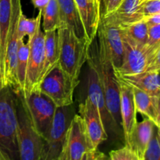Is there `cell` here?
<instances>
[{
	"mask_svg": "<svg viewBox=\"0 0 160 160\" xmlns=\"http://www.w3.org/2000/svg\"><path fill=\"white\" fill-rule=\"evenodd\" d=\"M89 70L88 74V98L90 99L92 104L98 109L101 115L103 124L106 131L108 130L116 131L118 129V126L112 120L110 113L107 109L105 100L104 93H103L102 88L101 82L98 76L95 69L91 64H88Z\"/></svg>",
	"mask_w": 160,
	"mask_h": 160,
	"instance_id": "5bb4252c",
	"label": "cell"
},
{
	"mask_svg": "<svg viewBox=\"0 0 160 160\" xmlns=\"http://www.w3.org/2000/svg\"><path fill=\"white\" fill-rule=\"evenodd\" d=\"M17 135L20 159L41 160L44 140L32 127L25 107L17 95Z\"/></svg>",
	"mask_w": 160,
	"mask_h": 160,
	"instance_id": "5b68a950",
	"label": "cell"
},
{
	"mask_svg": "<svg viewBox=\"0 0 160 160\" xmlns=\"http://www.w3.org/2000/svg\"><path fill=\"white\" fill-rule=\"evenodd\" d=\"M121 35L124 45V56L122 65L119 68L114 69L115 74L121 76L145 72L156 50L150 48L147 45H141L135 43L122 32Z\"/></svg>",
	"mask_w": 160,
	"mask_h": 160,
	"instance_id": "8fae6325",
	"label": "cell"
},
{
	"mask_svg": "<svg viewBox=\"0 0 160 160\" xmlns=\"http://www.w3.org/2000/svg\"><path fill=\"white\" fill-rule=\"evenodd\" d=\"M146 0H123L112 12L100 20L105 23L121 27L142 20L145 17L143 5Z\"/></svg>",
	"mask_w": 160,
	"mask_h": 160,
	"instance_id": "2e32d148",
	"label": "cell"
},
{
	"mask_svg": "<svg viewBox=\"0 0 160 160\" xmlns=\"http://www.w3.org/2000/svg\"><path fill=\"white\" fill-rule=\"evenodd\" d=\"M83 21L89 42L96 38L101 19V11L89 0H74Z\"/></svg>",
	"mask_w": 160,
	"mask_h": 160,
	"instance_id": "ffe728a7",
	"label": "cell"
},
{
	"mask_svg": "<svg viewBox=\"0 0 160 160\" xmlns=\"http://www.w3.org/2000/svg\"><path fill=\"white\" fill-rule=\"evenodd\" d=\"M118 79V78H117ZM120 92V117L125 145L129 142L130 137L137 124V110L134 104L133 89L131 85L118 79Z\"/></svg>",
	"mask_w": 160,
	"mask_h": 160,
	"instance_id": "9a60e30c",
	"label": "cell"
},
{
	"mask_svg": "<svg viewBox=\"0 0 160 160\" xmlns=\"http://www.w3.org/2000/svg\"><path fill=\"white\" fill-rule=\"evenodd\" d=\"M59 106L55 112L46 136L44 138V145L41 160H57L62 150L66 134L73 114L70 107Z\"/></svg>",
	"mask_w": 160,
	"mask_h": 160,
	"instance_id": "52a82bcc",
	"label": "cell"
},
{
	"mask_svg": "<svg viewBox=\"0 0 160 160\" xmlns=\"http://www.w3.org/2000/svg\"><path fill=\"white\" fill-rule=\"evenodd\" d=\"M59 34V64L61 68L76 81L84 64L88 57L89 45L91 42L86 38H81L70 28L60 27Z\"/></svg>",
	"mask_w": 160,
	"mask_h": 160,
	"instance_id": "3957f363",
	"label": "cell"
},
{
	"mask_svg": "<svg viewBox=\"0 0 160 160\" xmlns=\"http://www.w3.org/2000/svg\"><path fill=\"white\" fill-rule=\"evenodd\" d=\"M80 81L72 79L59 64L47 73L39 84V90L49 97L57 107L73 105V93Z\"/></svg>",
	"mask_w": 160,
	"mask_h": 160,
	"instance_id": "8992f818",
	"label": "cell"
},
{
	"mask_svg": "<svg viewBox=\"0 0 160 160\" xmlns=\"http://www.w3.org/2000/svg\"><path fill=\"white\" fill-rule=\"evenodd\" d=\"M132 89L137 112H140L141 114L150 119L153 123H156L160 96L149 95L135 87H132Z\"/></svg>",
	"mask_w": 160,
	"mask_h": 160,
	"instance_id": "44dd1931",
	"label": "cell"
},
{
	"mask_svg": "<svg viewBox=\"0 0 160 160\" xmlns=\"http://www.w3.org/2000/svg\"><path fill=\"white\" fill-rule=\"evenodd\" d=\"M11 0H0V69L4 72L6 45L11 20Z\"/></svg>",
	"mask_w": 160,
	"mask_h": 160,
	"instance_id": "603a6c76",
	"label": "cell"
},
{
	"mask_svg": "<svg viewBox=\"0 0 160 160\" xmlns=\"http://www.w3.org/2000/svg\"><path fill=\"white\" fill-rule=\"evenodd\" d=\"M100 1H101V0H100Z\"/></svg>",
	"mask_w": 160,
	"mask_h": 160,
	"instance_id": "b9f144b4",
	"label": "cell"
},
{
	"mask_svg": "<svg viewBox=\"0 0 160 160\" xmlns=\"http://www.w3.org/2000/svg\"><path fill=\"white\" fill-rule=\"evenodd\" d=\"M89 1L93 2L94 4H95V6H96L98 9H99L100 11H101V1H100V0H89Z\"/></svg>",
	"mask_w": 160,
	"mask_h": 160,
	"instance_id": "74e56055",
	"label": "cell"
},
{
	"mask_svg": "<svg viewBox=\"0 0 160 160\" xmlns=\"http://www.w3.org/2000/svg\"><path fill=\"white\" fill-rule=\"evenodd\" d=\"M97 38L98 45L111 61L113 69L119 68L124 56V45L120 28L100 20Z\"/></svg>",
	"mask_w": 160,
	"mask_h": 160,
	"instance_id": "7c38bea8",
	"label": "cell"
},
{
	"mask_svg": "<svg viewBox=\"0 0 160 160\" xmlns=\"http://www.w3.org/2000/svg\"><path fill=\"white\" fill-rule=\"evenodd\" d=\"M25 107L32 127L43 138L46 136L57 108L52 100L40 90L22 95L15 92Z\"/></svg>",
	"mask_w": 160,
	"mask_h": 160,
	"instance_id": "277c9868",
	"label": "cell"
},
{
	"mask_svg": "<svg viewBox=\"0 0 160 160\" xmlns=\"http://www.w3.org/2000/svg\"><path fill=\"white\" fill-rule=\"evenodd\" d=\"M157 128V127H156ZM157 137H158V139H159V144H160V128H157Z\"/></svg>",
	"mask_w": 160,
	"mask_h": 160,
	"instance_id": "ab89813d",
	"label": "cell"
},
{
	"mask_svg": "<svg viewBox=\"0 0 160 160\" xmlns=\"http://www.w3.org/2000/svg\"><path fill=\"white\" fill-rule=\"evenodd\" d=\"M0 86L1 87H4V83H3V75H2V73L1 71V69H0Z\"/></svg>",
	"mask_w": 160,
	"mask_h": 160,
	"instance_id": "f35d334b",
	"label": "cell"
},
{
	"mask_svg": "<svg viewBox=\"0 0 160 160\" xmlns=\"http://www.w3.org/2000/svg\"><path fill=\"white\" fill-rule=\"evenodd\" d=\"M42 28L45 32L59 28V10L57 0H49L42 9Z\"/></svg>",
	"mask_w": 160,
	"mask_h": 160,
	"instance_id": "484cf974",
	"label": "cell"
},
{
	"mask_svg": "<svg viewBox=\"0 0 160 160\" xmlns=\"http://www.w3.org/2000/svg\"><path fill=\"white\" fill-rule=\"evenodd\" d=\"M29 41L24 43L23 40H20L17 51V78L19 84V89L17 92L23 93L26 85L27 70H28V54H29Z\"/></svg>",
	"mask_w": 160,
	"mask_h": 160,
	"instance_id": "cb8c5ba5",
	"label": "cell"
},
{
	"mask_svg": "<svg viewBox=\"0 0 160 160\" xmlns=\"http://www.w3.org/2000/svg\"><path fill=\"white\" fill-rule=\"evenodd\" d=\"M109 158L111 160H138L135 153L127 145L120 149L109 152Z\"/></svg>",
	"mask_w": 160,
	"mask_h": 160,
	"instance_id": "f1b7e54d",
	"label": "cell"
},
{
	"mask_svg": "<svg viewBox=\"0 0 160 160\" xmlns=\"http://www.w3.org/2000/svg\"><path fill=\"white\" fill-rule=\"evenodd\" d=\"M78 112L84 122L92 149H98V146L106 141L108 138L107 131L99 112L88 97L84 102L79 105Z\"/></svg>",
	"mask_w": 160,
	"mask_h": 160,
	"instance_id": "4fadbf2b",
	"label": "cell"
},
{
	"mask_svg": "<svg viewBox=\"0 0 160 160\" xmlns=\"http://www.w3.org/2000/svg\"><path fill=\"white\" fill-rule=\"evenodd\" d=\"M145 17L160 13V0H146L143 5Z\"/></svg>",
	"mask_w": 160,
	"mask_h": 160,
	"instance_id": "1f68e13d",
	"label": "cell"
},
{
	"mask_svg": "<svg viewBox=\"0 0 160 160\" xmlns=\"http://www.w3.org/2000/svg\"><path fill=\"white\" fill-rule=\"evenodd\" d=\"M145 71H157L160 72V46L158 48L153 56L151 62L147 67Z\"/></svg>",
	"mask_w": 160,
	"mask_h": 160,
	"instance_id": "d6a6232c",
	"label": "cell"
},
{
	"mask_svg": "<svg viewBox=\"0 0 160 160\" xmlns=\"http://www.w3.org/2000/svg\"><path fill=\"white\" fill-rule=\"evenodd\" d=\"M1 71H2V70H1Z\"/></svg>",
	"mask_w": 160,
	"mask_h": 160,
	"instance_id": "7bdbcfd3",
	"label": "cell"
},
{
	"mask_svg": "<svg viewBox=\"0 0 160 160\" xmlns=\"http://www.w3.org/2000/svg\"><path fill=\"white\" fill-rule=\"evenodd\" d=\"M92 150L82 118L79 114H74L57 160H83L84 155Z\"/></svg>",
	"mask_w": 160,
	"mask_h": 160,
	"instance_id": "30bf717a",
	"label": "cell"
},
{
	"mask_svg": "<svg viewBox=\"0 0 160 160\" xmlns=\"http://www.w3.org/2000/svg\"><path fill=\"white\" fill-rule=\"evenodd\" d=\"M17 126V95L5 87L0 93V160L20 159Z\"/></svg>",
	"mask_w": 160,
	"mask_h": 160,
	"instance_id": "7a4b0ae2",
	"label": "cell"
},
{
	"mask_svg": "<svg viewBox=\"0 0 160 160\" xmlns=\"http://www.w3.org/2000/svg\"><path fill=\"white\" fill-rule=\"evenodd\" d=\"M11 20L6 45V57H5L4 72H3V83L5 87H9L17 92L19 89L18 81L17 78V60L18 51L19 40L17 35V27L19 18L22 13L20 0H11Z\"/></svg>",
	"mask_w": 160,
	"mask_h": 160,
	"instance_id": "ba28073f",
	"label": "cell"
},
{
	"mask_svg": "<svg viewBox=\"0 0 160 160\" xmlns=\"http://www.w3.org/2000/svg\"><path fill=\"white\" fill-rule=\"evenodd\" d=\"M117 78L149 95L160 96V72L145 71L137 74L117 76Z\"/></svg>",
	"mask_w": 160,
	"mask_h": 160,
	"instance_id": "d6986e66",
	"label": "cell"
},
{
	"mask_svg": "<svg viewBox=\"0 0 160 160\" xmlns=\"http://www.w3.org/2000/svg\"><path fill=\"white\" fill-rule=\"evenodd\" d=\"M59 56L58 29L46 31L45 32V63L42 70V80L50 70L57 65L59 62Z\"/></svg>",
	"mask_w": 160,
	"mask_h": 160,
	"instance_id": "7402d4cb",
	"label": "cell"
},
{
	"mask_svg": "<svg viewBox=\"0 0 160 160\" xmlns=\"http://www.w3.org/2000/svg\"><path fill=\"white\" fill-rule=\"evenodd\" d=\"M143 20L146 22L148 27L152 26V25L160 24V13L146 16V17H144Z\"/></svg>",
	"mask_w": 160,
	"mask_h": 160,
	"instance_id": "e575fe53",
	"label": "cell"
},
{
	"mask_svg": "<svg viewBox=\"0 0 160 160\" xmlns=\"http://www.w3.org/2000/svg\"><path fill=\"white\" fill-rule=\"evenodd\" d=\"M123 0H101V17L113 12Z\"/></svg>",
	"mask_w": 160,
	"mask_h": 160,
	"instance_id": "4dcf8cb0",
	"label": "cell"
},
{
	"mask_svg": "<svg viewBox=\"0 0 160 160\" xmlns=\"http://www.w3.org/2000/svg\"><path fill=\"white\" fill-rule=\"evenodd\" d=\"M144 160H160V144L157 137L156 126L145 151Z\"/></svg>",
	"mask_w": 160,
	"mask_h": 160,
	"instance_id": "83f0119b",
	"label": "cell"
},
{
	"mask_svg": "<svg viewBox=\"0 0 160 160\" xmlns=\"http://www.w3.org/2000/svg\"><path fill=\"white\" fill-rule=\"evenodd\" d=\"M3 88H4V87H1V86H0V93H1V92L2 91Z\"/></svg>",
	"mask_w": 160,
	"mask_h": 160,
	"instance_id": "60d3db41",
	"label": "cell"
},
{
	"mask_svg": "<svg viewBox=\"0 0 160 160\" xmlns=\"http://www.w3.org/2000/svg\"><path fill=\"white\" fill-rule=\"evenodd\" d=\"M31 1H32L34 7L38 8L39 10H42L45 7V6L48 4L49 0H31Z\"/></svg>",
	"mask_w": 160,
	"mask_h": 160,
	"instance_id": "d590c367",
	"label": "cell"
},
{
	"mask_svg": "<svg viewBox=\"0 0 160 160\" xmlns=\"http://www.w3.org/2000/svg\"><path fill=\"white\" fill-rule=\"evenodd\" d=\"M120 31L131 40L141 45H146L148 39V26L144 20L119 27Z\"/></svg>",
	"mask_w": 160,
	"mask_h": 160,
	"instance_id": "d4e9b609",
	"label": "cell"
},
{
	"mask_svg": "<svg viewBox=\"0 0 160 160\" xmlns=\"http://www.w3.org/2000/svg\"><path fill=\"white\" fill-rule=\"evenodd\" d=\"M88 63L96 70L104 93L107 109L117 126H121L120 117V92L118 79L113 66L99 46L97 36L89 45Z\"/></svg>",
	"mask_w": 160,
	"mask_h": 160,
	"instance_id": "6da1fadb",
	"label": "cell"
},
{
	"mask_svg": "<svg viewBox=\"0 0 160 160\" xmlns=\"http://www.w3.org/2000/svg\"><path fill=\"white\" fill-rule=\"evenodd\" d=\"M42 10H39L37 17L32 18H28L22 12L19 18L18 27H17V35L19 40H23L26 36H28V38H31L35 34L39 23L42 21Z\"/></svg>",
	"mask_w": 160,
	"mask_h": 160,
	"instance_id": "4316f807",
	"label": "cell"
},
{
	"mask_svg": "<svg viewBox=\"0 0 160 160\" xmlns=\"http://www.w3.org/2000/svg\"><path fill=\"white\" fill-rule=\"evenodd\" d=\"M29 41L28 70L25 91L22 95L39 90L42 74L45 63V31L42 30V21L39 23L35 34Z\"/></svg>",
	"mask_w": 160,
	"mask_h": 160,
	"instance_id": "9c48e42d",
	"label": "cell"
},
{
	"mask_svg": "<svg viewBox=\"0 0 160 160\" xmlns=\"http://www.w3.org/2000/svg\"><path fill=\"white\" fill-rule=\"evenodd\" d=\"M57 1L59 10V28L67 27L70 28L78 37L88 39L83 21L74 0Z\"/></svg>",
	"mask_w": 160,
	"mask_h": 160,
	"instance_id": "e0dca14e",
	"label": "cell"
},
{
	"mask_svg": "<svg viewBox=\"0 0 160 160\" xmlns=\"http://www.w3.org/2000/svg\"><path fill=\"white\" fill-rule=\"evenodd\" d=\"M155 128V123L147 117L142 121L137 123L134 127L127 146L132 149L138 160H144L145 151L151 140Z\"/></svg>",
	"mask_w": 160,
	"mask_h": 160,
	"instance_id": "ac0fdd59",
	"label": "cell"
},
{
	"mask_svg": "<svg viewBox=\"0 0 160 160\" xmlns=\"http://www.w3.org/2000/svg\"><path fill=\"white\" fill-rule=\"evenodd\" d=\"M147 45L155 50L160 46V24L148 27V39Z\"/></svg>",
	"mask_w": 160,
	"mask_h": 160,
	"instance_id": "f546056e",
	"label": "cell"
},
{
	"mask_svg": "<svg viewBox=\"0 0 160 160\" xmlns=\"http://www.w3.org/2000/svg\"><path fill=\"white\" fill-rule=\"evenodd\" d=\"M105 159H109V157L106 156L104 153L100 152L99 150L95 149L89 151L84 155V159L83 160H105Z\"/></svg>",
	"mask_w": 160,
	"mask_h": 160,
	"instance_id": "836d02e7",
	"label": "cell"
},
{
	"mask_svg": "<svg viewBox=\"0 0 160 160\" xmlns=\"http://www.w3.org/2000/svg\"><path fill=\"white\" fill-rule=\"evenodd\" d=\"M157 128H160V97L159 100V106H158V114H157V119H156V122L155 123Z\"/></svg>",
	"mask_w": 160,
	"mask_h": 160,
	"instance_id": "8d00e7d4",
	"label": "cell"
}]
</instances>
